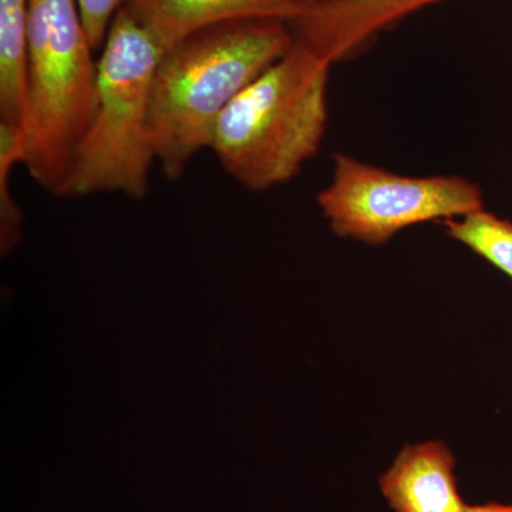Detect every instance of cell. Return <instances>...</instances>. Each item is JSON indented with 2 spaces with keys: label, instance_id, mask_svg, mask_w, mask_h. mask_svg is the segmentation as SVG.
Wrapping results in <instances>:
<instances>
[{
  "label": "cell",
  "instance_id": "7a4b0ae2",
  "mask_svg": "<svg viewBox=\"0 0 512 512\" xmlns=\"http://www.w3.org/2000/svg\"><path fill=\"white\" fill-rule=\"evenodd\" d=\"M333 64L305 43L291 49L229 104L210 148L249 191L291 183L318 156L329 124Z\"/></svg>",
  "mask_w": 512,
  "mask_h": 512
},
{
  "label": "cell",
  "instance_id": "8fae6325",
  "mask_svg": "<svg viewBox=\"0 0 512 512\" xmlns=\"http://www.w3.org/2000/svg\"><path fill=\"white\" fill-rule=\"evenodd\" d=\"M25 130L0 121V220L3 242L12 239L20 222L19 205L13 200L12 173L16 165L25 163Z\"/></svg>",
  "mask_w": 512,
  "mask_h": 512
},
{
  "label": "cell",
  "instance_id": "5b68a950",
  "mask_svg": "<svg viewBox=\"0 0 512 512\" xmlns=\"http://www.w3.org/2000/svg\"><path fill=\"white\" fill-rule=\"evenodd\" d=\"M338 237L383 245L414 225L483 210L484 191L461 175H403L346 153L332 157V177L316 197Z\"/></svg>",
  "mask_w": 512,
  "mask_h": 512
},
{
  "label": "cell",
  "instance_id": "3957f363",
  "mask_svg": "<svg viewBox=\"0 0 512 512\" xmlns=\"http://www.w3.org/2000/svg\"><path fill=\"white\" fill-rule=\"evenodd\" d=\"M165 50L126 9L114 16L97 57L92 119L74 150L60 197H146L156 163L150 134L154 73Z\"/></svg>",
  "mask_w": 512,
  "mask_h": 512
},
{
  "label": "cell",
  "instance_id": "ba28073f",
  "mask_svg": "<svg viewBox=\"0 0 512 512\" xmlns=\"http://www.w3.org/2000/svg\"><path fill=\"white\" fill-rule=\"evenodd\" d=\"M454 467L443 441L409 444L380 477V488L396 512H463Z\"/></svg>",
  "mask_w": 512,
  "mask_h": 512
},
{
  "label": "cell",
  "instance_id": "277c9868",
  "mask_svg": "<svg viewBox=\"0 0 512 512\" xmlns=\"http://www.w3.org/2000/svg\"><path fill=\"white\" fill-rule=\"evenodd\" d=\"M77 0H29L26 170L62 192L74 150L92 119L97 59Z\"/></svg>",
  "mask_w": 512,
  "mask_h": 512
},
{
  "label": "cell",
  "instance_id": "6da1fadb",
  "mask_svg": "<svg viewBox=\"0 0 512 512\" xmlns=\"http://www.w3.org/2000/svg\"><path fill=\"white\" fill-rule=\"evenodd\" d=\"M289 22L220 23L165 50L151 87L150 134L156 163L178 180L210 148L224 111L295 43Z\"/></svg>",
  "mask_w": 512,
  "mask_h": 512
},
{
  "label": "cell",
  "instance_id": "8992f818",
  "mask_svg": "<svg viewBox=\"0 0 512 512\" xmlns=\"http://www.w3.org/2000/svg\"><path fill=\"white\" fill-rule=\"evenodd\" d=\"M444 0H335L306 9L291 23L296 40L330 63L346 62L386 30Z\"/></svg>",
  "mask_w": 512,
  "mask_h": 512
},
{
  "label": "cell",
  "instance_id": "4fadbf2b",
  "mask_svg": "<svg viewBox=\"0 0 512 512\" xmlns=\"http://www.w3.org/2000/svg\"><path fill=\"white\" fill-rule=\"evenodd\" d=\"M463 512H512V504L488 503L483 505H466Z\"/></svg>",
  "mask_w": 512,
  "mask_h": 512
},
{
  "label": "cell",
  "instance_id": "52a82bcc",
  "mask_svg": "<svg viewBox=\"0 0 512 512\" xmlns=\"http://www.w3.org/2000/svg\"><path fill=\"white\" fill-rule=\"evenodd\" d=\"M121 8L164 50L220 23L241 19L293 23L306 10L298 0H126Z\"/></svg>",
  "mask_w": 512,
  "mask_h": 512
},
{
  "label": "cell",
  "instance_id": "5bb4252c",
  "mask_svg": "<svg viewBox=\"0 0 512 512\" xmlns=\"http://www.w3.org/2000/svg\"><path fill=\"white\" fill-rule=\"evenodd\" d=\"M306 9L315 8V6L326 5V3L335 2V0H298Z\"/></svg>",
  "mask_w": 512,
  "mask_h": 512
},
{
  "label": "cell",
  "instance_id": "30bf717a",
  "mask_svg": "<svg viewBox=\"0 0 512 512\" xmlns=\"http://www.w3.org/2000/svg\"><path fill=\"white\" fill-rule=\"evenodd\" d=\"M448 237L503 272L512 281V221L485 210L444 222Z\"/></svg>",
  "mask_w": 512,
  "mask_h": 512
},
{
  "label": "cell",
  "instance_id": "7c38bea8",
  "mask_svg": "<svg viewBox=\"0 0 512 512\" xmlns=\"http://www.w3.org/2000/svg\"><path fill=\"white\" fill-rule=\"evenodd\" d=\"M126 0H77L84 28L94 52L101 50L114 16Z\"/></svg>",
  "mask_w": 512,
  "mask_h": 512
},
{
  "label": "cell",
  "instance_id": "9c48e42d",
  "mask_svg": "<svg viewBox=\"0 0 512 512\" xmlns=\"http://www.w3.org/2000/svg\"><path fill=\"white\" fill-rule=\"evenodd\" d=\"M29 0H0V121L28 119Z\"/></svg>",
  "mask_w": 512,
  "mask_h": 512
}]
</instances>
